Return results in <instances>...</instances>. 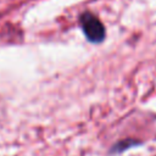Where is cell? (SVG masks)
Segmentation results:
<instances>
[{
    "mask_svg": "<svg viewBox=\"0 0 156 156\" xmlns=\"http://www.w3.org/2000/svg\"><path fill=\"white\" fill-rule=\"evenodd\" d=\"M79 22L82 26V29L87 37V39L91 43H101L105 39V27L101 23V21L90 12H84L79 17Z\"/></svg>",
    "mask_w": 156,
    "mask_h": 156,
    "instance_id": "obj_1",
    "label": "cell"
},
{
    "mask_svg": "<svg viewBox=\"0 0 156 156\" xmlns=\"http://www.w3.org/2000/svg\"><path fill=\"white\" fill-rule=\"evenodd\" d=\"M134 144H139V141H134V140H123V141L117 143V144L113 146L112 151H113V152H122V151H124L126 149L130 147V146L134 145Z\"/></svg>",
    "mask_w": 156,
    "mask_h": 156,
    "instance_id": "obj_2",
    "label": "cell"
}]
</instances>
